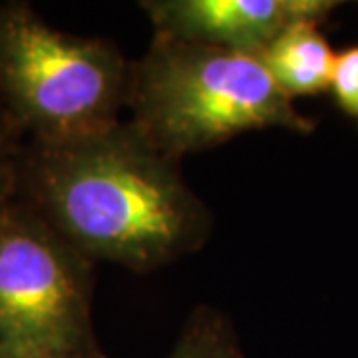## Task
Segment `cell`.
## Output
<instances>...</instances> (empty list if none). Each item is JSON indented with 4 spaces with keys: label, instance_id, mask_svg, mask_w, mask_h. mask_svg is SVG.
Returning a JSON list of instances; mask_svg holds the SVG:
<instances>
[{
    "label": "cell",
    "instance_id": "30bf717a",
    "mask_svg": "<svg viewBox=\"0 0 358 358\" xmlns=\"http://www.w3.org/2000/svg\"><path fill=\"white\" fill-rule=\"evenodd\" d=\"M6 358H106L98 345L88 348H72V350H42V352H26Z\"/></svg>",
    "mask_w": 358,
    "mask_h": 358
},
{
    "label": "cell",
    "instance_id": "9c48e42d",
    "mask_svg": "<svg viewBox=\"0 0 358 358\" xmlns=\"http://www.w3.org/2000/svg\"><path fill=\"white\" fill-rule=\"evenodd\" d=\"M10 126L0 110V209L14 199V187L18 185V166L10 159Z\"/></svg>",
    "mask_w": 358,
    "mask_h": 358
},
{
    "label": "cell",
    "instance_id": "52a82bcc",
    "mask_svg": "<svg viewBox=\"0 0 358 358\" xmlns=\"http://www.w3.org/2000/svg\"><path fill=\"white\" fill-rule=\"evenodd\" d=\"M167 358H245L223 315L197 308Z\"/></svg>",
    "mask_w": 358,
    "mask_h": 358
},
{
    "label": "cell",
    "instance_id": "ba28073f",
    "mask_svg": "<svg viewBox=\"0 0 358 358\" xmlns=\"http://www.w3.org/2000/svg\"><path fill=\"white\" fill-rule=\"evenodd\" d=\"M331 92L338 108L358 122V46L336 54Z\"/></svg>",
    "mask_w": 358,
    "mask_h": 358
},
{
    "label": "cell",
    "instance_id": "8992f818",
    "mask_svg": "<svg viewBox=\"0 0 358 358\" xmlns=\"http://www.w3.org/2000/svg\"><path fill=\"white\" fill-rule=\"evenodd\" d=\"M319 26L308 20L287 26L257 56L277 88L291 100L331 90L336 54Z\"/></svg>",
    "mask_w": 358,
    "mask_h": 358
},
{
    "label": "cell",
    "instance_id": "3957f363",
    "mask_svg": "<svg viewBox=\"0 0 358 358\" xmlns=\"http://www.w3.org/2000/svg\"><path fill=\"white\" fill-rule=\"evenodd\" d=\"M129 74L114 42L60 32L24 2L0 6V110L32 141L78 140L117 124Z\"/></svg>",
    "mask_w": 358,
    "mask_h": 358
},
{
    "label": "cell",
    "instance_id": "7a4b0ae2",
    "mask_svg": "<svg viewBox=\"0 0 358 358\" xmlns=\"http://www.w3.org/2000/svg\"><path fill=\"white\" fill-rule=\"evenodd\" d=\"M128 106L129 122L176 162L251 129H315L257 56L166 36L131 64Z\"/></svg>",
    "mask_w": 358,
    "mask_h": 358
},
{
    "label": "cell",
    "instance_id": "277c9868",
    "mask_svg": "<svg viewBox=\"0 0 358 358\" xmlns=\"http://www.w3.org/2000/svg\"><path fill=\"white\" fill-rule=\"evenodd\" d=\"M88 346L92 261L13 199L0 209V358Z\"/></svg>",
    "mask_w": 358,
    "mask_h": 358
},
{
    "label": "cell",
    "instance_id": "5b68a950",
    "mask_svg": "<svg viewBox=\"0 0 358 358\" xmlns=\"http://www.w3.org/2000/svg\"><path fill=\"white\" fill-rule=\"evenodd\" d=\"M331 0H148L155 36L259 56L287 26L322 22Z\"/></svg>",
    "mask_w": 358,
    "mask_h": 358
},
{
    "label": "cell",
    "instance_id": "6da1fadb",
    "mask_svg": "<svg viewBox=\"0 0 358 358\" xmlns=\"http://www.w3.org/2000/svg\"><path fill=\"white\" fill-rule=\"evenodd\" d=\"M28 203L88 261L138 273L203 247L211 213L178 162L131 122L84 138L32 141L18 166Z\"/></svg>",
    "mask_w": 358,
    "mask_h": 358
}]
</instances>
